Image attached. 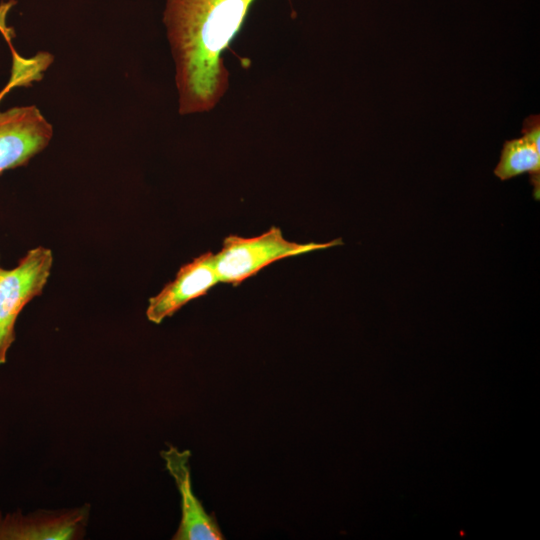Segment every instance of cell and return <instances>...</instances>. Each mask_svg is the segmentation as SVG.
Segmentation results:
<instances>
[{"instance_id": "obj_5", "label": "cell", "mask_w": 540, "mask_h": 540, "mask_svg": "<svg viewBox=\"0 0 540 540\" xmlns=\"http://www.w3.org/2000/svg\"><path fill=\"white\" fill-rule=\"evenodd\" d=\"M181 496V520L173 540H223L214 513H207L192 489L189 450L170 446L160 452Z\"/></svg>"}, {"instance_id": "obj_7", "label": "cell", "mask_w": 540, "mask_h": 540, "mask_svg": "<svg viewBox=\"0 0 540 540\" xmlns=\"http://www.w3.org/2000/svg\"><path fill=\"white\" fill-rule=\"evenodd\" d=\"M90 505L0 518V539L75 540L85 535Z\"/></svg>"}, {"instance_id": "obj_4", "label": "cell", "mask_w": 540, "mask_h": 540, "mask_svg": "<svg viewBox=\"0 0 540 540\" xmlns=\"http://www.w3.org/2000/svg\"><path fill=\"white\" fill-rule=\"evenodd\" d=\"M53 137V126L35 105L0 111V174L26 165Z\"/></svg>"}, {"instance_id": "obj_1", "label": "cell", "mask_w": 540, "mask_h": 540, "mask_svg": "<svg viewBox=\"0 0 540 540\" xmlns=\"http://www.w3.org/2000/svg\"><path fill=\"white\" fill-rule=\"evenodd\" d=\"M255 0H165L163 24L175 65L178 111L209 112L229 88L223 53Z\"/></svg>"}, {"instance_id": "obj_2", "label": "cell", "mask_w": 540, "mask_h": 540, "mask_svg": "<svg viewBox=\"0 0 540 540\" xmlns=\"http://www.w3.org/2000/svg\"><path fill=\"white\" fill-rule=\"evenodd\" d=\"M342 244L341 238L325 243L289 241L280 228L273 226L251 238L227 236L221 250L214 254V264L219 282L238 286L273 262Z\"/></svg>"}, {"instance_id": "obj_6", "label": "cell", "mask_w": 540, "mask_h": 540, "mask_svg": "<svg viewBox=\"0 0 540 540\" xmlns=\"http://www.w3.org/2000/svg\"><path fill=\"white\" fill-rule=\"evenodd\" d=\"M218 283L220 282L215 269L214 253H203L181 266L174 280L149 299L146 317L149 321L160 324L188 302L206 295Z\"/></svg>"}, {"instance_id": "obj_8", "label": "cell", "mask_w": 540, "mask_h": 540, "mask_svg": "<svg viewBox=\"0 0 540 540\" xmlns=\"http://www.w3.org/2000/svg\"><path fill=\"white\" fill-rule=\"evenodd\" d=\"M522 136L503 144L494 174L501 181L529 174L533 196L540 198V117L530 115L522 127Z\"/></svg>"}, {"instance_id": "obj_3", "label": "cell", "mask_w": 540, "mask_h": 540, "mask_svg": "<svg viewBox=\"0 0 540 540\" xmlns=\"http://www.w3.org/2000/svg\"><path fill=\"white\" fill-rule=\"evenodd\" d=\"M53 266L51 249H30L12 269L0 267V365L15 340V323L23 308L40 296Z\"/></svg>"}]
</instances>
